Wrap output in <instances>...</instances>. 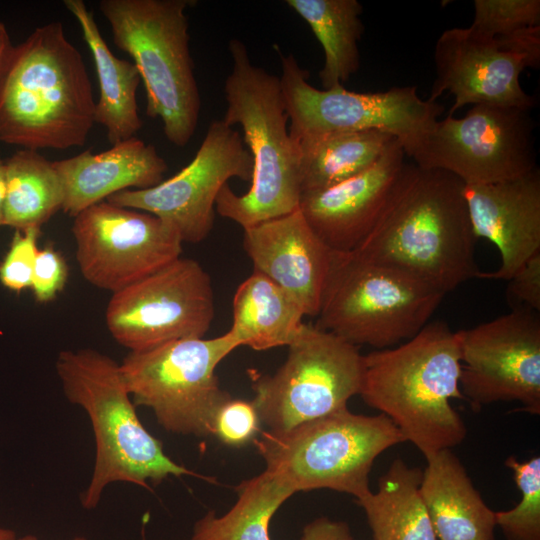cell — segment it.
Segmentation results:
<instances>
[{"instance_id": "cell-1", "label": "cell", "mask_w": 540, "mask_h": 540, "mask_svg": "<svg viewBox=\"0 0 540 540\" xmlns=\"http://www.w3.org/2000/svg\"><path fill=\"white\" fill-rule=\"evenodd\" d=\"M464 187L449 172L406 163L374 228L350 253L408 272L445 295L479 278Z\"/></svg>"}, {"instance_id": "cell-2", "label": "cell", "mask_w": 540, "mask_h": 540, "mask_svg": "<svg viewBox=\"0 0 540 540\" xmlns=\"http://www.w3.org/2000/svg\"><path fill=\"white\" fill-rule=\"evenodd\" d=\"M458 331L428 322L415 336L364 355L359 395L427 458L461 444L467 428L451 404L460 390Z\"/></svg>"}, {"instance_id": "cell-3", "label": "cell", "mask_w": 540, "mask_h": 540, "mask_svg": "<svg viewBox=\"0 0 540 540\" xmlns=\"http://www.w3.org/2000/svg\"><path fill=\"white\" fill-rule=\"evenodd\" d=\"M95 104L84 60L62 22L39 26L14 48L0 91V141L36 151L82 146Z\"/></svg>"}, {"instance_id": "cell-4", "label": "cell", "mask_w": 540, "mask_h": 540, "mask_svg": "<svg viewBox=\"0 0 540 540\" xmlns=\"http://www.w3.org/2000/svg\"><path fill=\"white\" fill-rule=\"evenodd\" d=\"M228 47L232 69L224 83L227 106L222 121L242 128L253 173L243 195L224 185L215 209L244 229L298 208L299 151L287 128L279 77L252 64L241 40H230Z\"/></svg>"}, {"instance_id": "cell-5", "label": "cell", "mask_w": 540, "mask_h": 540, "mask_svg": "<svg viewBox=\"0 0 540 540\" xmlns=\"http://www.w3.org/2000/svg\"><path fill=\"white\" fill-rule=\"evenodd\" d=\"M55 368L64 395L86 412L94 433L93 472L80 495L85 509H94L105 488L115 482L149 489V481L195 475L168 457L143 426L119 364L111 357L94 349L64 350Z\"/></svg>"}, {"instance_id": "cell-6", "label": "cell", "mask_w": 540, "mask_h": 540, "mask_svg": "<svg viewBox=\"0 0 540 540\" xmlns=\"http://www.w3.org/2000/svg\"><path fill=\"white\" fill-rule=\"evenodd\" d=\"M191 0H101L115 45L128 53L146 90V114L162 122L173 145L194 135L201 97L189 47L186 9Z\"/></svg>"}, {"instance_id": "cell-7", "label": "cell", "mask_w": 540, "mask_h": 540, "mask_svg": "<svg viewBox=\"0 0 540 540\" xmlns=\"http://www.w3.org/2000/svg\"><path fill=\"white\" fill-rule=\"evenodd\" d=\"M253 442L266 470L294 494L330 489L358 500L371 492L376 458L405 439L385 415L346 407L284 431H264Z\"/></svg>"}, {"instance_id": "cell-8", "label": "cell", "mask_w": 540, "mask_h": 540, "mask_svg": "<svg viewBox=\"0 0 540 540\" xmlns=\"http://www.w3.org/2000/svg\"><path fill=\"white\" fill-rule=\"evenodd\" d=\"M444 296L401 269L336 252L314 325L354 346L391 348L415 336Z\"/></svg>"}, {"instance_id": "cell-9", "label": "cell", "mask_w": 540, "mask_h": 540, "mask_svg": "<svg viewBox=\"0 0 540 540\" xmlns=\"http://www.w3.org/2000/svg\"><path fill=\"white\" fill-rule=\"evenodd\" d=\"M236 348L228 332L183 338L130 351L119 367L134 405L151 409L166 431L208 436L217 409L231 397L215 370Z\"/></svg>"}, {"instance_id": "cell-10", "label": "cell", "mask_w": 540, "mask_h": 540, "mask_svg": "<svg viewBox=\"0 0 540 540\" xmlns=\"http://www.w3.org/2000/svg\"><path fill=\"white\" fill-rule=\"evenodd\" d=\"M308 77L292 54L281 55L279 79L295 143L334 132L378 130L395 137L413 158L444 111L437 101L422 99L416 86L379 92H354L343 85L317 89Z\"/></svg>"}, {"instance_id": "cell-11", "label": "cell", "mask_w": 540, "mask_h": 540, "mask_svg": "<svg viewBox=\"0 0 540 540\" xmlns=\"http://www.w3.org/2000/svg\"><path fill=\"white\" fill-rule=\"evenodd\" d=\"M272 375L253 379L252 400L260 421L284 431L346 408L359 395L364 355L338 336L304 324Z\"/></svg>"}, {"instance_id": "cell-12", "label": "cell", "mask_w": 540, "mask_h": 540, "mask_svg": "<svg viewBox=\"0 0 540 540\" xmlns=\"http://www.w3.org/2000/svg\"><path fill=\"white\" fill-rule=\"evenodd\" d=\"M534 129L530 109L472 105L462 118L438 120L412 159L465 185L507 181L537 168Z\"/></svg>"}, {"instance_id": "cell-13", "label": "cell", "mask_w": 540, "mask_h": 540, "mask_svg": "<svg viewBox=\"0 0 540 540\" xmlns=\"http://www.w3.org/2000/svg\"><path fill=\"white\" fill-rule=\"evenodd\" d=\"M215 315L209 274L194 259L179 257L114 292L106 308L107 328L130 351L183 338H202Z\"/></svg>"}, {"instance_id": "cell-14", "label": "cell", "mask_w": 540, "mask_h": 540, "mask_svg": "<svg viewBox=\"0 0 540 540\" xmlns=\"http://www.w3.org/2000/svg\"><path fill=\"white\" fill-rule=\"evenodd\" d=\"M436 77L428 99L454 97L448 116L465 105L533 109L536 99L521 87L526 68L540 65V27L511 36L487 37L470 27L445 30L434 49Z\"/></svg>"}, {"instance_id": "cell-15", "label": "cell", "mask_w": 540, "mask_h": 540, "mask_svg": "<svg viewBox=\"0 0 540 540\" xmlns=\"http://www.w3.org/2000/svg\"><path fill=\"white\" fill-rule=\"evenodd\" d=\"M252 173L253 159L242 136L222 119L214 120L183 169L153 187L120 191L106 201L153 214L172 225L183 242L199 243L213 228L223 186L231 178L251 181Z\"/></svg>"}, {"instance_id": "cell-16", "label": "cell", "mask_w": 540, "mask_h": 540, "mask_svg": "<svg viewBox=\"0 0 540 540\" xmlns=\"http://www.w3.org/2000/svg\"><path fill=\"white\" fill-rule=\"evenodd\" d=\"M72 233L82 276L117 292L181 257L176 229L145 211L101 201L74 217Z\"/></svg>"}, {"instance_id": "cell-17", "label": "cell", "mask_w": 540, "mask_h": 540, "mask_svg": "<svg viewBox=\"0 0 540 540\" xmlns=\"http://www.w3.org/2000/svg\"><path fill=\"white\" fill-rule=\"evenodd\" d=\"M460 390L474 409L516 401L540 414V315L512 308L469 329L459 330Z\"/></svg>"}, {"instance_id": "cell-18", "label": "cell", "mask_w": 540, "mask_h": 540, "mask_svg": "<svg viewBox=\"0 0 540 540\" xmlns=\"http://www.w3.org/2000/svg\"><path fill=\"white\" fill-rule=\"evenodd\" d=\"M393 140L363 172L333 186L302 192L298 209L331 250L354 251L374 228L406 164Z\"/></svg>"}, {"instance_id": "cell-19", "label": "cell", "mask_w": 540, "mask_h": 540, "mask_svg": "<svg viewBox=\"0 0 540 540\" xmlns=\"http://www.w3.org/2000/svg\"><path fill=\"white\" fill-rule=\"evenodd\" d=\"M243 230L253 271L286 291L305 316L316 317L336 252L314 233L298 208Z\"/></svg>"}, {"instance_id": "cell-20", "label": "cell", "mask_w": 540, "mask_h": 540, "mask_svg": "<svg viewBox=\"0 0 540 540\" xmlns=\"http://www.w3.org/2000/svg\"><path fill=\"white\" fill-rule=\"evenodd\" d=\"M470 220L478 238L495 245L499 268L479 278L508 281L540 252V172L538 167L517 178L465 185Z\"/></svg>"}, {"instance_id": "cell-21", "label": "cell", "mask_w": 540, "mask_h": 540, "mask_svg": "<svg viewBox=\"0 0 540 540\" xmlns=\"http://www.w3.org/2000/svg\"><path fill=\"white\" fill-rule=\"evenodd\" d=\"M53 165L64 190L61 210L72 217L120 191L153 187L168 170L156 148L137 137L104 152L95 154L89 149Z\"/></svg>"}, {"instance_id": "cell-22", "label": "cell", "mask_w": 540, "mask_h": 540, "mask_svg": "<svg viewBox=\"0 0 540 540\" xmlns=\"http://www.w3.org/2000/svg\"><path fill=\"white\" fill-rule=\"evenodd\" d=\"M420 491L437 540H495V511L451 449L425 458Z\"/></svg>"}, {"instance_id": "cell-23", "label": "cell", "mask_w": 540, "mask_h": 540, "mask_svg": "<svg viewBox=\"0 0 540 540\" xmlns=\"http://www.w3.org/2000/svg\"><path fill=\"white\" fill-rule=\"evenodd\" d=\"M63 3L78 22L95 64L100 92L95 104V123L105 128L111 145L135 137L143 123L136 99L141 81L136 65L112 53L84 1Z\"/></svg>"}, {"instance_id": "cell-24", "label": "cell", "mask_w": 540, "mask_h": 540, "mask_svg": "<svg viewBox=\"0 0 540 540\" xmlns=\"http://www.w3.org/2000/svg\"><path fill=\"white\" fill-rule=\"evenodd\" d=\"M305 317L297 302L265 275L253 271L233 297V322L227 331L238 347L256 351L289 346Z\"/></svg>"}, {"instance_id": "cell-25", "label": "cell", "mask_w": 540, "mask_h": 540, "mask_svg": "<svg viewBox=\"0 0 540 540\" xmlns=\"http://www.w3.org/2000/svg\"><path fill=\"white\" fill-rule=\"evenodd\" d=\"M422 470L394 459L378 489L356 500L374 540H437L420 491Z\"/></svg>"}, {"instance_id": "cell-26", "label": "cell", "mask_w": 540, "mask_h": 540, "mask_svg": "<svg viewBox=\"0 0 540 540\" xmlns=\"http://www.w3.org/2000/svg\"><path fill=\"white\" fill-rule=\"evenodd\" d=\"M395 139L386 132L363 130L334 132L297 142L301 193L333 186L363 172Z\"/></svg>"}, {"instance_id": "cell-27", "label": "cell", "mask_w": 540, "mask_h": 540, "mask_svg": "<svg viewBox=\"0 0 540 540\" xmlns=\"http://www.w3.org/2000/svg\"><path fill=\"white\" fill-rule=\"evenodd\" d=\"M310 27L324 52L323 89L341 86L360 68L363 7L357 0H286Z\"/></svg>"}, {"instance_id": "cell-28", "label": "cell", "mask_w": 540, "mask_h": 540, "mask_svg": "<svg viewBox=\"0 0 540 540\" xmlns=\"http://www.w3.org/2000/svg\"><path fill=\"white\" fill-rule=\"evenodd\" d=\"M6 165L4 226L41 229L64 202L61 179L53 165L36 150L20 149Z\"/></svg>"}, {"instance_id": "cell-29", "label": "cell", "mask_w": 540, "mask_h": 540, "mask_svg": "<svg viewBox=\"0 0 540 540\" xmlns=\"http://www.w3.org/2000/svg\"><path fill=\"white\" fill-rule=\"evenodd\" d=\"M236 490L232 508L220 517L207 512L196 521L190 540H271L270 521L293 491L267 470Z\"/></svg>"}, {"instance_id": "cell-30", "label": "cell", "mask_w": 540, "mask_h": 540, "mask_svg": "<svg viewBox=\"0 0 540 540\" xmlns=\"http://www.w3.org/2000/svg\"><path fill=\"white\" fill-rule=\"evenodd\" d=\"M521 493L512 509L495 511L496 526L506 540H540V457L519 461L509 456L505 461Z\"/></svg>"}, {"instance_id": "cell-31", "label": "cell", "mask_w": 540, "mask_h": 540, "mask_svg": "<svg viewBox=\"0 0 540 540\" xmlns=\"http://www.w3.org/2000/svg\"><path fill=\"white\" fill-rule=\"evenodd\" d=\"M474 19L469 26L487 37L511 36L540 27L539 0H475Z\"/></svg>"}, {"instance_id": "cell-32", "label": "cell", "mask_w": 540, "mask_h": 540, "mask_svg": "<svg viewBox=\"0 0 540 540\" xmlns=\"http://www.w3.org/2000/svg\"><path fill=\"white\" fill-rule=\"evenodd\" d=\"M259 423L252 401L230 397L217 409L211 435L226 445L240 447L256 439Z\"/></svg>"}, {"instance_id": "cell-33", "label": "cell", "mask_w": 540, "mask_h": 540, "mask_svg": "<svg viewBox=\"0 0 540 540\" xmlns=\"http://www.w3.org/2000/svg\"><path fill=\"white\" fill-rule=\"evenodd\" d=\"M40 229L15 230L9 250L0 263V282L12 291L31 288Z\"/></svg>"}, {"instance_id": "cell-34", "label": "cell", "mask_w": 540, "mask_h": 540, "mask_svg": "<svg viewBox=\"0 0 540 540\" xmlns=\"http://www.w3.org/2000/svg\"><path fill=\"white\" fill-rule=\"evenodd\" d=\"M68 279V266L62 254L51 246L39 249L31 288L39 303L53 301Z\"/></svg>"}, {"instance_id": "cell-35", "label": "cell", "mask_w": 540, "mask_h": 540, "mask_svg": "<svg viewBox=\"0 0 540 540\" xmlns=\"http://www.w3.org/2000/svg\"><path fill=\"white\" fill-rule=\"evenodd\" d=\"M506 295L512 308L540 311V252L531 256L508 280Z\"/></svg>"}, {"instance_id": "cell-36", "label": "cell", "mask_w": 540, "mask_h": 540, "mask_svg": "<svg viewBox=\"0 0 540 540\" xmlns=\"http://www.w3.org/2000/svg\"><path fill=\"white\" fill-rule=\"evenodd\" d=\"M300 540H354L346 522L320 517L307 524Z\"/></svg>"}, {"instance_id": "cell-37", "label": "cell", "mask_w": 540, "mask_h": 540, "mask_svg": "<svg viewBox=\"0 0 540 540\" xmlns=\"http://www.w3.org/2000/svg\"><path fill=\"white\" fill-rule=\"evenodd\" d=\"M14 48L5 25L0 21V91L9 69Z\"/></svg>"}, {"instance_id": "cell-38", "label": "cell", "mask_w": 540, "mask_h": 540, "mask_svg": "<svg viewBox=\"0 0 540 540\" xmlns=\"http://www.w3.org/2000/svg\"><path fill=\"white\" fill-rule=\"evenodd\" d=\"M6 197V165L0 158V227L4 226V206Z\"/></svg>"}, {"instance_id": "cell-39", "label": "cell", "mask_w": 540, "mask_h": 540, "mask_svg": "<svg viewBox=\"0 0 540 540\" xmlns=\"http://www.w3.org/2000/svg\"><path fill=\"white\" fill-rule=\"evenodd\" d=\"M36 539L38 538L33 535H25L23 537L17 538L14 531L0 526V540H36Z\"/></svg>"}, {"instance_id": "cell-40", "label": "cell", "mask_w": 540, "mask_h": 540, "mask_svg": "<svg viewBox=\"0 0 540 540\" xmlns=\"http://www.w3.org/2000/svg\"><path fill=\"white\" fill-rule=\"evenodd\" d=\"M36 540H38V539H36ZM72 540H86V538L83 537V536H76Z\"/></svg>"}]
</instances>
